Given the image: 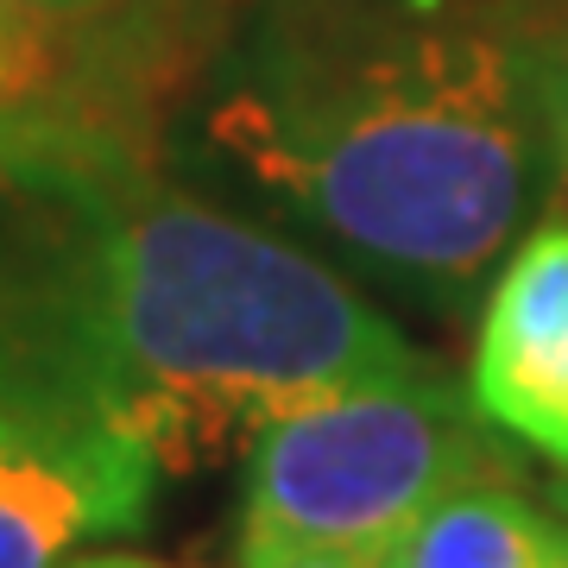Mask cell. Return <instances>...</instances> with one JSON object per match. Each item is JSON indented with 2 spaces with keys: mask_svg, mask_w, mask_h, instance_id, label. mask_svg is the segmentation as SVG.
I'll return each instance as SVG.
<instances>
[{
  "mask_svg": "<svg viewBox=\"0 0 568 568\" xmlns=\"http://www.w3.org/2000/svg\"><path fill=\"white\" fill-rule=\"evenodd\" d=\"M467 398L499 436L568 474V215L549 209L511 246L474 328Z\"/></svg>",
  "mask_w": 568,
  "mask_h": 568,
  "instance_id": "8992f818",
  "label": "cell"
},
{
  "mask_svg": "<svg viewBox=\"0 0 568 568\" xmlns=\"http://www.w3.org/2000/svg\"><path fill=\"white\" fill-rule=\"evenodd\" d=\"M241 568H392V544H310L278 530H241Z\"/></svg>",
  "mask_w": 568,
  "mask_h": 568,
  "instance_id": "ba28073f",
  "label": "cell"
},
{
  "mask_svg": "<svg viewBox=\"0 0 568 568\" xmlns=\"http://www.w3.org/2000/svg\"><path fill=\"white\" fill-rule=\"evenodd\" d=\"M410 366L429 354L361 284L183 183L140 126L0 152V379L140 443L164 474Z\"/></svg>",
  "mask_w": 568,
  "mask_h": 568,
  "instance_id": "7a4b0ae2",
  "label": "cell"
},
{
  "mask_svg": "<svg viewBox=\"0 0 568 568\" xmlns=\"http://www.w3.org/2000/svg\"><path fill=\"white\" fill-rule=\"evenodd\" d=\"M159 159L462 316L568 171V0H241L183 63Z\"/></svg>",
  "mask_w": 568,
  "mask_h": 568,
  "instance_id": "6da1fadb",
  "label": "cell"
},
{
  "mask_svg": "<svg viewBox=\"0 0 568 568\" xmlns=\"http://www.w3.org/2000/svg\"><path fill=\"white\" fill-rule=\"evenodd\" d=\"M159 474L140 443L0 379V568H58L140 530Z\"/></svg>",
  "mask_w": 568,
  "mask_h": 568,
  "instance_id": "277c9868",
  "label": "cell"
},
{
  "mask_svg": "<svg viewBox=\"0 0 568 568\" xmlns=\"http://www.w3.org/2000/svg\"><path fill=\"white\" fill-rule=\"evenodd\" d=\"M58 568H164V562H145V556H114V549H82V556H70V562H58Z\"/></svg>",
  "mask_w": 568,
  "mask_h": 568,
  "instance_id": "30bf717a",
  "label": "cell"
},
{
  "mask_svg": "<svg viewBox=\"0 0 568 568\" xmlns=\"http://www.w3.org/2000/svg\"><path fill=\"white\" fill-rule=\"evenodd\" d=\"M13 7H32L44 20H95V13H114L126 0H13Z\"/></svg>",
  "mask_w": 568,
  "mask_h": 568,
  "instance_id": "9c48e42d",
  "label": "cell"
},
{
  "mask_svg": "<svg viewBox=\"0 0 568 568\" xmlns=\"http://www.w3.org/2000/svg\"><path fill=\"white\" fill-rule=\"evenodd\" d=\"M392 568H568V525L518 487V474H487L436 499L392 544Z\"/></svg>",
  "mask_w": 568,
  "mask_h": 568,
  "instance_id": "52a82bcc",
  "label": "cell"
},
{
  "mask_svg": "<svg viewBox=\"0 0 568 568\" xmlns=\"http://www.w3.org/2000/svg\"><path fill=\"white\" fill-rule=\"evenodd\" d=\"M183 63L164 20L133 7L95 20H44L0 0V152L70 126H140L159 140V114Z\"/></svg>",
  "mask_w": 568,
  "mask_h": 568,
  "instance_id": "5b68a950",
  "label": "cell"
},
{
  "mask_svg": "<svg viewBox=\"0 0 568 568\" xmlns=\"http://www.w3.org/2000/svg\"><path fill=\"white\" fill-rule=\"evenodd\" d=\"M518 474L443 366L304 398L246 443V525L310 544H398L467 480Z\"/></svg>",
  "mask_w": 568,
  "mask_h": 568,
  "instance_id": "3957f363",
  "label": "cell"
}]
</instances>
